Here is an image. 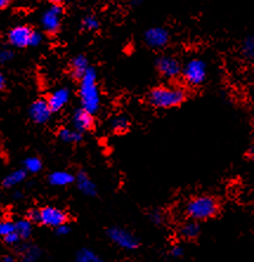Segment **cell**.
<instances>
[{
    "label": "cell",
    "instance_id": "6da1fadb",
    "mask_svg": "<svg viewBox=\"0 0 254 262\" xmlns=\"http://www.w3.org/2000/svg\"><path fill=\"white\" fill-rule=\"evenodd\" d=\"M148 103L155 109H172L187 99V92L180 86L160 85L150 90Z\"/></svg>",
    "mask_w": 254,
    "mask_h": 262
},
{
    "label": "cell",
    "instance_id": "7a4b0ae2",
    "mask_svg": "<svg viewBox=\"0 0 254 262\" xmlns=\"http://www.w3.org/2000/svg\"><path fill=\"white\" fill-rule=\"evenodd\" d=\"M79 80V97L82 107L94 115L97 113L101 105V96H99L97 86V73L95 69L88 68Z\"/></svg>",
    "mask_w": 254,
    "mask_h": 262
},
{
    "label": "cell",
    "instance_id": "3957f363",
    "mask_svg": "<svg viewBox=\"0 0 254 262\" xmlns=\"http://www.w3.org/2000/svg\"><path fill=\"white\" fill-rule=\"evenodd\" d=\"M219 213L217 199L209 195L195 196L186 204V214L195 221H205Z\"/></svg>",
    "mask_w": 254,
    "mask_h": 262
},
{
    "label": "cell",
    "instance_id": "277c9868",
    "mask_svg": "<svg viewBox=\"0 0 254 262\" xmlns=\"http://www.w3.org/2000/svg\"><path fill=\"white\" fill-rule=\"evenodd\" d=\"M181 72H182L186 83L192 86H199L206 80L207 65L203 60L194 58L184 65Z\"/></svg>",
    "mask_w": 254,
    "mask_h": 262
},
{
    "label": "cell",
    "instance_id": "5b68a950",
    "mask_svg": "<svg viewBox=\"0 0 254 262\" xmlns=\"http://www.w3.org/2000/svg\"><path fill=\"white\" fill-rule=\"evenodd\" d=\"M108 236L115 245L125 250H134L138 247L140 242L138 238L128 230L120 228V227H114L108 230Z\"/></svg>",
    "mask_w": 254,
    "mask_h": 262
},
{
    "label": "cell",
    "instance_id": "8992f818",
    "mask_svg": "<svg viewBox=\"0 0 254 262\" xmlns=\"http://www.w3.org/2000/svg\"><path fill=\"white\" fill-rule=\"evenodd\" d=\"M61 15H63V9L58 4H53V5L44 12L41 17V26L45 32L50 34H55L60 29Z\"/></svg>",
    "mask_w": 254,
    "mask_h": 262
},
{
    "label": "cell",
    "instance_id": "52a82bcc",
    "mask_svg": "<svg viewBox=\"0 0 254 262\" xmlns=\"http://www.w3.org/2000/svg\"><path fill=\"white\" fill-rule=\"evenodd\" d=\"M156 69L161 76L169 79L176 78L182 71L179 59L169 55H163L156 59Z\"/></svg>",
    "mask_w": 254,
    "mask_h": 262
},
{
    "label": "cell",
    "instance_id": "ba28073f",
    "mask_svg": "<svg viewBox=\"0 0 254 262\" xmlns=\"http://www.w3.org/2000/svg\"><path fill=\"white\" fill-rule=\"evenodd\" d=\"M171 36L163 28H150L144 33V41L150 49L161 50L169 44Z\"/></svg>",
    "mask_w": 254,
    "mask_h": 262
},
{
    "label": "cell",
    "instance_id": "9c48e42d",
    "mask_svg": "<svg viewBox=\"0 0 254 262\" xmlns=\"http://www.w3.org/2000/svg\"><path fill=\"white\" fill-rule=\"evenodd\" d=\"M40 219L39 222L48 227H57L67 223L68 221V215L64 213L63 210L56 207H45L43 209H40Z\"/></svg>",
    "mask_w": 254,
    "mask_h": 262
},
{
    "label": "cell",
    "instance_id": "30bf717a",
    "mask_svg": "<svg viewBox=\"0 0 254 262\" xmlns=\"http://www.w3.org/2000/svg\"><path fill=\"white\" fill-rule=\"evenodd\" d=\"M29 115L30 118L34 123H37V124H44V123H48L50 121L52 111L50 109L48 101L38 99V101L33 102L32 105L30 106Z\"/></svg>",
    "mask_w": 254,
    "mask_h": 262
},
{
    "label": "cell",
    "instance_id": "8fae6325",
    "mask_svg": "<svg viewBox=\"0 0 254 262\" xmlns=\"http://www.w3.org/2000/svg\"><path fill=\"white\" fill-rule=\"evenodd\" d=\"M32 30L28 26H17L9 32V41L15 48H26L30 45Z\"/></svg>",
    "mask_w": 254,
    "mask_h": 262
},
{
    "label": "cell",
    "instance_id": "7c38bea8",
    "mask_svg": "<svg viewBox=\"0 0 254 262\" xmlns=\"http://www.w3.org/2000/svg\"><path fill=\"white\" fill-rule=\"evenodd\" d=\"M94 117L92 114L87 111L83 107L77 109L72 116V124H74V129L84 133V131H89L94 128Z\"/></svg>",
    "mask_w": 254,
    "mask_h": 262
},
{
    "label": "cell",
    "instance_id": "4fadbf2b",
    "mask_svg": "<svg viewBox=\"0 0 254 262\" xmlns=\"http://www.w3.org/2000/svg\"><path fill=\"white\" fill-rule=\"evenodd\" d=\"M69 99H70V90L68 88H60L50 95L48 104L52 113H57L67 105Z\"/></svg>",
    "mask_w": 254,
    "mask_h": 262
},
{
    "label": "cell",
    "instance_id": "5bb4252c",
    "mask_svg": "<svg viewBox=\"0 0 254 262\" xmlns=\"http://www.w3.org/2000/svg\"><path fill=\"white\" fill-rule=\"evenodd\" d=\"M76 183L78 189L87 196H95L97 194V188L95 183L90 180V177L87 175V172L79 171L76 177Z\"/></svg>",
    "mask_w": 254,
    "mask_h": 262
},
{
    "label": "cell",
    "instance_id": "9a60e30c",
    "mask_svg": "<svg viewBox=\"0 0 254 262\" xmlns=\"http://www.w3.org/2000/svg\"><path fill=\"white\" fill-rule=\"evenodd\" d=\"M179 233H180V236L184 238V240H187V241L195 240V238L198 237L199 234H200L199 223L196 222L195 220H193V221L183 223V225L180 227Z\"/></svg>",
    "mask_w": 254,
    "mask_h": 262
},
{
    "label": "cell",
    "instance_id": "2e32d148",
    "mask_svg": "<svg viewBox=\"0 0 254 262\" xmlns=\"http://www.w3.org/2000/svg\"><path fill=\"white\" fill-rule=\"evenodd\" d=\"M88 68H89V63H88L87 57L83 55L75 57L71 61V72L76 79L82 78V76L86 73Z\"/></svg>",
    "mask_w": 254,
    "mask_h": 262
},
{
    "label": "cell",
    "instance_id": "e0dca14e",
    "mask_svg": "<svg viewBox=\"0 0 254 262\" xmlns=\"http://www.w3.org/2000/svg\"><path fill=\"white\" fill-rule=\"evenodd\" d=\"M74 181L75 177L68 171H55L49 176V182L51 183L52 186L57 187L69 186V184H71Z\"/></svg>",
    "mask_w": 254,
    "mask_h": 262
},
{
    "label": "cell",
    "instance_id": "ac0fdd59",
    "mask_svg": "<svg viewBox=\"0 0 254 262\" xmlns=\"http://www.w3.org/2000/svg\"><path fill=\"white\" fill-rule=\"evenodd\" d=\"M58 136L65 143H78L82 141V133L76 129H60Z\"/></svg>",
    "mask_w": 254,
    "mask_h": 262
},
{
    "label": "cell",
    "instance_id": "d6986e66",
    "mask_svg": "<svg viewBox=\"0 0 254 262\" xmlns=\"http://www.w3.org/2000/svg\"><path fill=\"white\" fill-rule=\"evenodd\" d=\"M26 179V170H15L13 172H11L10 175H7L5 179H4V187L5 188H12L14 186H17V184L22 183L23 181Z\"/></svg>",
    "mask_w": 254,
    "mask_h": 262
},
{
    "label": "cell",
    "instance_id": "ffe728a7",
    "mask_svg": "<svg viewBox=\"0 0 254 262\" xmlns=\"http://www.w3.org/2000/svg\"><path fill=\"white\" fill-rule=\"evenodd\" d=\"M241 53L247 60L254 61V36L245 38L241 45Z\"/></svg>",
    "mask_w": 254,
    "mask_h": 262
},
{
    "label": "cell",
    "instance_id": "44dd1931",
    "mask_svg": "<svg viewBox=\"0 0 254 262\" xmlns=\"http://www.w3.org/2000/svg\"><path fill=\"white\" fill-rule=\"evenodd\" d=\"M15 225V232L19 234L20 238H28L32 233V225L29 220H20Z\"/></svg>",
    "mask_w": 254,
    "mask_h": 262
},
{
    "label": "cell",
    "instance_id": "7402d4cb",
    "mask_svg": "<svg viewBox=\"0 0 254 262\" xmlns=\"http://www.w3.org/2000/svg\"><path fill=\"white\" fill-rule=\"evenodd\" d=\"M76 260L79 262H98V261H101V259H99L97 254H96L95 252H92L91 249H88V248L80 249L79 252L77 253Z\"/></svg>",
    "mask_w": 254,
    "mask_h": 262
},
{
    "label": "cell",
    "instance_id": "603a6c76",
    "mask_svg": "<svg viewBox=\"0 0 254 262\" xmlns=\"http://www.w3.org/2000/svg\"><path fill=\"white\" fill-rule=\"evenodd\" d=\"M111 128L116 133H124L129 129V121L124 116H117L111 121Z\"/></svg>",
    "mask_w": 254,
    "mask_h": 262
},
{
    "label": "cell",
    "instance_id": "cb8c5ba5",
    "mask_svg": "<svg viewBox=\"0 0 254 262\" xmlns=\"http://www.w3.org/2000/svg\"><path fill=\"white\" fill-rule=\"evenodd\" d=\"M24 165H25V170L30 172L40 171L41 167H43L41 161L39 159H37V157H30V159L25 160Z\"/></svg>",
    "mask_w": 254,
    "mask_h": 262
},
{
    "label": "cell",
    "instance_id": "d4e9b609",
    "mask_svg": "<svg viewBox=\"0 0 254 262\" xmlns=\"http://www.w3.org/2000/svg\"><path fill=\"white\" fill-rule=\"evenodd\" d=\"M82 25L87 31H95L99 28V21L94 15H88V17L83 19Z\"/></svg>",
    "mask_w": 254,
    "mask_h": 262
},
{
    "label": "cell",
    "instance_id": "484cf974",
    "mask_svg": "<svg viewBox=\"0 0 254 262\" xmlns=\"http://www.w3.org/2000/svg\"><path fill=\"white\" fill-rule=\"evenodd\" d=\"M15 230V225L10 221L0 222V235L5 236V235L12 233Z\"/></svg>",
    "mask_w": 254,
    "mask_h": 262
},
{
    "label": "cell",
    "instance_id": "4316f807",
    "mask_svg": "<svg viewBox=\"0 0 254 262\" xmlns=\"http://www.w3.org/2000/svg\"><path fill=\"white\" fill-rule=\"evenodd\" d=\"M150 220H152L155 225H162L164 221V215L162 214V211L154 210L153 213L150 214Z\"/></svg>",
    "mask_w": 254,
    "mask_h": 262
},
{
    "label": "cell",
    "instance_id": "83f0119b",
    "mask_svg": "<svg viewBox=\"0 0 254 262\" xmlns=\"http://www.w3.org/2000/svg\"><path fill=\"white\" fill-rule=\"evenodd\" d=\"M4 240H5L7 245H15L18 244L19 240H20V236H19V234L14 230V232L5 235V236H4Z\"/></svg>",
    "mask_w": 254,
    "mask_h": 262
},
{
    "label": "cell",
    "instance_id": "f1b7e54d",
    "mask_svg": "<svg viewBox=\"0 0 254 262\" xmlns=\"http://www.w3.org/2000/svg\"><path fill=\"white\" fill-rule=\"evenodd\" d=\"M13 53L9 49H2L0 50V63H6L12 59Z\"/></svg>",
    "mask_w": 254,
    "mask_h": 262
},
{
    "label": "cell",
    "instance_id": "f546056e",
    "mask_svg": "<svg viewBox=\"0 0 254 262\" xmlns=\"http://www.w3.org/2000/svg\"><path fill=\"white\" fill-rule=\"evenodd\" d=\"M41 40H43L41 34L39 32H36V31H32L30 38V46H38L41 43Z\"/></svg>",
    "mask_w": 254,
    "mask_h": 262
},
{
    "label": "cell",
    "instance_id": "4dcf8cb0",
    "mask_svg": "<svg viewBox=\"0 0 254 262\" xmlns=\"http://www.w3.org/2000/svg\"><path fill=\"white\" fill-rule=\"evenodd\" d=\"M183 254H184V250L181 246H175V247H173L171 250V255L173 257H182Z\"/></svg>",
    "mask_w": 254,
    "mask_h": 262
},
{
    "label": "cell",
    "instance_id": "1f68e13d",
    "mask_svg": "<svg viewBox=\"0 0 254 262\" xmlns=\"http://www.w3.org/2000/svg\"><path fill=\"white\" fill-rule=\"evenodd\" d=\"M56 229H57L56 233L57 235H59V236H64V235H67L69 234V232H70V228L67 226V223H63V225L58 226Z\"/></svg>",
    "mask_w": 254,
    "mask_h": 262
},
{
    "label": "cell",
    "instance_id": "d6a6232c",
    "mask_svg": "<svg viewBox=\"0 0 254 262\" xmlns=\"http://www.w3.org/2000/svg\"><path fill=\"white\" fill-rule=\"evenodd\" d=\"M29 219L30 221H33V222H39V219H40V211L37 210V209H33L31 210L29 213Z\"/></svg>",
    "mask_w": 254,
    "mask_h": 262
},
{
    "label": "cell",
    "instance_id": "836d02e7",
    "mask_svg": "<svg viewBox=\"0 0 254 262\" xmlns=\"http://www.w3.org/2000/svg\"><path fill=\"white\" fill-rule=\"evenodd\" d=\"M5 84H6L5 77H4L2 73H0V90H3V89L5 88Z\"/></svg>",
    "mask_w": 254,
    "mask_h": 262
},
{
    "label": "cell",
    "instance_id": "e575fe53",
    "mask_svg": "<svg viewBox=\"0 0 254 262\" xmlns=\"http://www.w3.org/2000/svg\"><path fill=\"white\" fill-rule=\"evenodd\" d=\"M11 2H12V0H0V9H4V7H6Z\"/></svg>",
    "mask_w": 254,
    "mask_h": 262
},
{
    "label": "cell",
    "instance_id": "d590c367",
    "mask_svg": "<svg viewBox=\"0 0 254 262\" xmlns=\"http://www.w3.org/2000/svg\"><path fill=\"white\" fill-rule=\"evenodd\" d=\"M52 4H58V5H61V4L68 2V0H50Z\"/></svg>",
    "mask_w": 254,
    "mask_h": 262
},
{
    "label": "cell",
    "instance_id": "8d00e7d4",
    "mask_svg": "<svg viewBox=\"0 0 254 262\" xmlns=\"http://www.w3.org/2000/svg\"><path fill=\"white\" fill-rule=\"evenodd\" d=\"M3 261H11V262H12V261H14V260H13V257H11V256H5V257H4V259H3Z\"/></svg>",
    "mask_w": 254,
    "mask_h": 262
},
{
    "label": "cell",
    "instance_id": "74e56055",
    "mask_svg": "<svg viewBox=\"0 0 254 262\" xmlns=\"http://www.w3.org/2000/svg\"><path fill=\"white\" fill-rule=\"evenodd\" d=\"M14 198H15V199H18V198H22V194H20V192H19V191H17V194L14 195Z\"/></svg>",
    "mask_w": 254,
    "mask_h": 262
}]
</instances>
